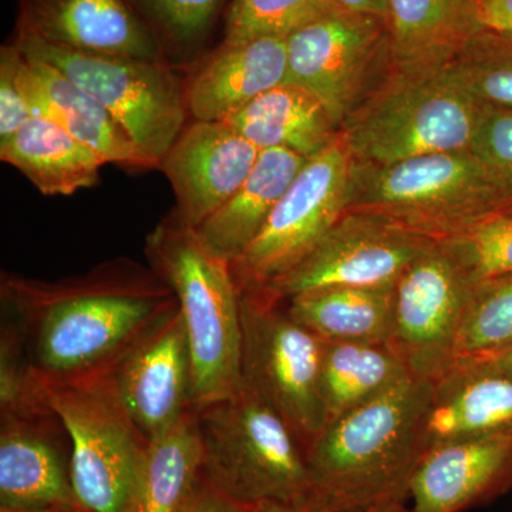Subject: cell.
Masks as SVG:
<instances>
[{"instance_id":"cell-8","label":"cell","mask_w":512,"mask_h":512,"mask_svg":"<svg viewBox=\"0 0 512 512\" xmlns=\"http://www.w3.org/2000/svg\"><path fill=\"white\" fill-rule=\"evenodd\" d=\"M37 376L72 440L77 500L92 512H123L150 440L121 402L111 372L64 380Z\"/></svg>"},{"instance_id":"cell-14","label":"cell","mask_w":512,"mask_h":512,"mask_svg":"<svg viewBox=\"0 0 512 512\" xmlns=\"http://www.w3.org/2000/svg\"><path fill=\"white\" fill-rule=\"evenodd\" d=\"M111 376L121 402L150 441L194 410L190 340L180 306L127 350Z\"/></svg>"},{"instance_id":"cell-35","label":"cell","mask_w":512,"mask_h":512,"mask_svg":"<svg viewBox=\"0 0 512 512\" xmlns=\"http://www.w3.org/2000/svg\"><path fill=\"white\" fill-rule=\"evenodd\" d=\"M471 151L512 211V109L485 107Z\"/></svg>"},{"instance_id":"cell-2","label":"cell","mask_w":512,"mask_h":512,"mask_svg":"<svg viewBox=\"0 0 512 512\" xmlns=\"http://www.w3.org/2000/svg\"><path fill=\"white\" fill-rule=\"evenodd\" d=\"M431 394L433 383L409 377L329 421L305 451L312 501L349 512L409 500Z\"/></svg>"},{"instance_id":"cell-9","label":"cell","mask_w":512,"mask_h":512,"mask_svg":"<svg viewBox=\"0 0 512 512\" xmlns=\"http://www.w3.org/2000/svg\"><path fill=\"white\" fill-rule=\"evenodd\" d=\"M241 384L288 424L306 451L328 423L320 366L323 343L284 302L241 293Z\"/></svg>"},{"instance_id":"cell-31","label":"cell","mask_w":512,"mask_h":512,"mask_svg":"<svg viewBox=\"0 0 512 512\" xmlns=\"http://www.w3.org/2000/svg\"><path fill=\"white\" fill-rule=\"evenodd\" d=\"M470 92L484 106L512 109V36L478 32L453 60Z\"/></svg>"},{"instance_id":"cell-36","label":"cell","mask_w":512,"mask_h":512,"mask_svg":"<svg viewBox=\"0 0 512 512\" xmlns=\"http://www.w3.org/2000/svg\"><path fill=\"white\" fill-rule=\"evenodd\" d=\"M22 52L15 42L0 47V143L9 140L33 116L19 82Z\"/></svg>"},{"instance_id":"cell-5","label":"cell","mask_w":512,"mask_h":512,"mask_svg":"<svg viewBox=\"0 0 512 512\" xmlns=\"http://www.w3.org/2000/svg\"><path fill=\"white\" fill-rule=\"evenodd\" d=\"M510 211L470 150L393 164L353 161L346 212L367 215L430 241L446 242Z\"/></svg>"},{"instance_id":"cell-33","label":"cell","mask_w":512,"mask_h":512,"mask_svg":"<svg viewBox=\"0 0 512 512\" xmlns=\"http://www.w3.org/2000/svg\"><path fill=\"white\" fill-rule=\"evenodd\" d=\"M326 8V0H231L225 12L224 40L288 36Z\"/></svg>"},{"instance_id":"cell-29","label":"cell","mask_w":512,"mask_h":512,"mask_svg":"<svg viewBox=\"0 0 512 512\" xmlns=\"http://www.w3.org/2000/svg\"><path fill=\"white\" fill-rule=\"evenodd\" d=\"M174 67L194 64L231 0H130Z\"/></svg>"},{"instance_id":"cell-19","label":"cell","mask_w":512,"mask_h":512,"mask_svg":"<svg viewBox=\"0 0 512 512\" xmlns=\"http://www.w3.org/2000/svg\"><path fill=\"white\" fill-rule=\"evenodd\" d=\"M192 66L184 80L188 116L194 121H225L256 97L285 83L286 36L224 40Z\"/></svg>"},{"instance_id":"cell-10","label":"cell","mask_w":512,"mask_h":512,"mask_svg":"<svg viewBox=\"0 0 512 512\" xmlns=\"http://www.w3.org/2000/svg\"><path fill=\"white\" fill-rule=\"evenodd\" d=\"M285 83L322 101L342 126L392 67L389 22L326 8L286 36Z\"/></svg>"},{"instance_id":"cell-28","label":"cell","mask_w":512,"mask_h":512,"mask_svg":"<svg viewBox=\"0 0 512 512\" xmlns=\"http://www.w3.org/2000/svg\"><path fill=\"white\" fill-rule=\"evenodd\" d=\"M409 377L413 376L387 345L323 343L320 392L328 423Z\"/></svg>"},{"instance_id":"cell-42","label":"cell","mask_w":512,"mask_h":512,"mask_svg":"<svg viewBox=\"0 0 512 512\" xmlns=\"http://www.w3.org/2000/svg\"><path fill=\"white\" fill-rule=\"evenodd\" d=\"M261 512H328L325 508L320 507L315 501H308V503L286 505L266 503L262 504Z\"/></svg>"},{"instance_id":"cell-1","label":"cell","mask_w":512,"mask_h":512,"mask_svg":"<svg viewBox=\"0 0 512 512\" xmlns=\"http://www.w3.org/2000/svg\"><path fill=\"white\" fill-rule=\"evenodd\" d=\"M0 302L37 373L59 380L111 372L141 336L178 308L173 289L150 265L126 256L52 281L2 272Z\"/></svg>"},{"instance_id":"cell-20","label":"cell","mask_w":512,"mask_h":512,"mask_svg":"<svg viewBox=\"0 0 512 512\" xmlns=\"http://www.w3.org/2000/svg\"><path fill=\"white\" fill-rule=\"evenodd\" d=\"M19 82L33 114L52 120L107 163L130 170H156L109 111L49 63L22 52Z\"/></svg>"},{"instance_id":"cell-3","label":"cell","mask_w":512,"mask_h":512,"mask_svg":"<svg viewBox=\"0 0 512 512\" xmlns=\"http://www.w3.org/2000/svg\"><path fill=\"white\" fill-rule=\"evenodd\" d=\"M485 107L453 62L419 69L392 64L343 121L339 136L357 163L470 150Z\"/></svg>"},{"instance_id":"cell-43","label":"cell","mask_w":512,"mask_h":512,"mask_svg":"<svg viewBox=\"0 0 512 512\" xmlns=\"http://www.w3.org/2000/svg\"><path fill=\"white\" fill-rule=\"evenodd\" d=\"M406 503L407 501H394V503L377 504L349 512H414L413 508Z\"/></svg>"},{"instance_id":"cell-13","label":"cell","mask_w":512,"mask_h":512,"mask_svg":"<svg viewBox=\"0 0 512 512\" xmlns=\"http://www.w3.org/2000/svg\"><path fill=\"white\" fill-rule=\"evenodd\" d=\"M433 242L376 218L346 212L311 254L256 292L286 302L320 289L394 286Z\"/></svg>"},{"instance_id":"cell-22","label":"cell","mask_w":512,"mask_h":512,"mask_svg":"<svg viewBox=\"0 0 512 512\" xmlns=\"http://www.w3.org/2000/svg\"><path fill=\"white\" fill-rule=\"evenodd\" d=\"M308 160L285 148L259 151L247 180L197 229L202 241L229 264L237 261L258 237Z\"/></svg>"},{"instance_id":"cell-16","label":"cell","mask_w":512,"mask_h":512,"mask_svg":"<svg viewBox=\"0 0 512 512\" xmlns=\"http://www.w3.org/2000/svg\"><path fill=\"white\" fill-rule=\"evenodd\" d=\"M512 491V429L441 441L414 473V512H464Z\"/></svg>"},{"instance_id":"cell-24","label":"cell","mask_w":512,"mask_h":512,"mask_svg":"<svg viewBox=\"0 0 512 512\" xmlns=\"http://www.w3.org/2000/svg\"><path fill=\"white\" fill-rule=\"evenodd\" d=\"M0 160L12 165L46 197L76 194L99 184L109 164L46 117L33 114L9 140L0 143Z\"/></svg>"},{"instance_id":"cell-38","label":"cell","mask_w":512,"mask_h":512,"mask_svg":"<svg viewBox=\"0 0 512 512\" xmlns=\"http://www.w3.org/2000/svg\"><path fill=\"white\" fill-rule=\"evenodd\" d=\"M481 25L512 36V0H478Z\"/></svg>"},{"instance_id":"cell-15","label":"cell","mask_w":512,"mask_h":512,"mask_svg":"<svg viewBox=\"0 0 512 512\" xmlns=\"http://www.w3.org/2000/svg\"><path fill=\"white\" fill-rule=\"evenodd\" d=\"M259 148L224 121H192L161 161L175 195L171 214L198 229L237 192Z\"/></svg>"},{"instance_id":"cell-4","label":"cell","mask_w":512,"mask_h":512,"mask_svg":"<svg viewBox=\"0 0 512 512\" xmlns=\"http://www.w3.org/2000/svg\"><path fill=\"white\" fill-rule=\"evenodd\" d=\"M144 255L177 296L190 340L197 412L241 387V293L231 264L173 214L147 235Z\"/></svg>"},{"instance_id":"cell-17","label":"cell","mask_w":512,"mask_h":512,"mask_svg":"<svg viewBox=\"0 0 512 512\" xmlns=\"http://www.w3.org/2000/svg\"><path fill=\"white\" fill-rule=\"evenodd\" d=\"M73 446L55 412L0 417V507L79 503Z\"/></svg>"},{"instance_id":"cell-7","label":"cell","mask_w":512,"mask_h":512,"mask_svg":"<svg viewBox=\"0 0 512 512\" xmlns=\"http://www.w3.org/2000/svg\"><path fill=\"white\" fill-rule=\"evenodd\" d=\"M13 42L23 55L49 63L100 103L160 170L190 117L184 80L173 64L70 49L22 32H16Z\"/></svg>"},{"instance_id":"cell-12","label":"cell","mask_w":512,"mask_h":512,"mask_svg":"<svg viewBox=\"0 0 512 512\" xmlns=\"http://www.w3.org/2000/svg\"><path fill=\"white\" fill-rule=\"evenodd\" d=\"M473 276L447 242H433L394 285L390 349L410 375L437 382L456 363Z\"/></svg>"},{"instance_id":"cell-21","label":"cell","mask_w":512,"mask_h":512,"mask_svg":"<svg viewBox=\"0 0 512 512\" xmlns=\"http://www.w3.org/2000/svg\"><path fill=\"white\" fill-rule=\"evenodd\" d=\"M512 429V375L456 365L433 383L424 419V447Z\"/></svg>"},{"instance_id":"cell-39","label":"cell","mask_w":512,"mask_h":512,"mask_svg":"<svg viewBox=\"0 0 512 512\" xmlns=\"http://www.w3.org/2000/svg\"><path fill=\"white\" fill-rule=\"evenodd\" d=\"M329 8L376 16L389 22V0H326Z\"/></svg>"},{"instance_id":"cell-11","label":"cell","mask_w":512,"mask_h":512,"mask_svg":"<svg viewBox=\"0 0 512 512\" xmlns=\"http://www.w3.org/2000/svg\"><path fill=\"white\" fill-rule=\"evenodd\" d=\"M353 158L336 138L309 158L265 227L232 262L239 293L256 292L306 258L346 214Z\"/></svg>"},{"instance_id":"cell-40","label":"cell","mask_w":512,"mask_h":512,"mask_svg":"<svg viewBox=\"0 0 512 512\" xmlns=\"http://www.w3.org/2000/svg\"><path fill=\"white\" fill-rule=\"evenodd\" d=\"M456 365L483 367V369L498 370V372L511 373L512 375V345L487 356L458 362Z\"/></svg>"},{"instance_id":"cell-37","label":"cell","mask_w":512,"mask_h":512,"mask_svg":"<svg viewBox=\"0 0 512 512\" xmlns=\"http://www.w3.org/2000/svg\"><path fill=\"white\" fill-rule=\"evenodd\" d=\"M261 507L237 503L202 480L184 512H261Z\"/></svg>"},{"instance_id":"cell-27","label":"cell","mask_w":512,"mask_h":512,"mask_svg":"<svg viewBox=\"0 0 512 512\" xmlns=\"http://www.w3.org/2000/svg\"><path fill=\"white\" fill-rule=\"evenodd\" d=\"M284 303L296 322L325 342L389 343L394 286L320 289Z\"/></svg>"},{"instance_id":"cell-18","label":"cell","mask_w":512,"mask_h":512,"mask_svg":"<svg viewBox=\"0 0 512 512\" xmlns=\"http://www.w3.org/2000/svg\"><path fill=\"white\" fill-rule=\"evenodd\" d=\"M16 32L86 52L165 60L130 0H18ZM167 62V60H165Z\"/></svg>"},{"instance_id":"cell-32","label":"cell","mask_w":512,"mask_h":512,"mask_svg":"<svg viewBox=\"0 0 512 512\" xmlns=\"http://www.w3.org/2000/svg\"><path fill=\"white\" fill-rule=\"evenodd\" d=\"M52 412L19 329L3 318L0 326V417Z\"/></svg>"},{"instance_id":"cell-26","label":"cell","mask_w":512,"mask_h":512,"mask_svg":"<svg viewBox=\"0 0 512 512\" xmlns=\"http://www.w3.org/2000/svg\"><path fill=\"white\" fill-rule=\"evenodd\" d=\"M204 447L197 413L150 441L123 512H184L202 481Z\"/></svg>"},{"instance_id":"cell-6","label":"cell","mask_w":512,"mask_h":512,"mask_svg":"<svg viewBox=\"0 0 512 512\" xmlns=\"http://www.w3.org/2000/svg\"><path fill=\"white\" fill-rule=\"evenodd\" d=\"M202 480L237 503L312 501L305 451L281 417L247 387L197 410Z\"/></svg>"},{"instance_id":"cell-34","label":"cell","mask_w":512,"mask_h":512,"mask_svg":"<svg viewBox=\"0 0 512 512\" xmlns=\"http://www.w3.org/2000/svg\"><path fill=\"white\" fill-rule=\"evenodd\" d=\"M474 281L512 274V211L501 212L446 241Z\"/></svg>"},{"instance_id":"cell-23","label":"cell","mask_w":512,"mask_h":512,"mask_svg":"<svg viewBox=\"0 0 512 512\" xmlns=\"http://www.w3.org/2000/svg\"><path fill=\"white\" fill-rule=\"evenodd\" d=\"M393 66L448 64L483 30L478 0H389Z\"/></svg>"},{"instance_id":"cell-41","label":"cell","mask_w":512,"mask_h":512,"mask_svg":"<svg viewBox=\"0 0 512 512\" xmlns=\"http://www.w3.org/2000/svg\"><path fill=\"white\" fill-rule=\"evenodd\" d=\"M0 512H92L80 503L74 504H50L33 508L0 507Z\"/></svg>"},{"instance_id":"cell-25","label":"cell","mask_w":512,"mask_h":512,"mask_svg":"<svg viewBox=\"0 0 512 512\" xmlns=\"http://www.w3.org/2000/svg\"><path fill=\"white\" fill-rule=\"evenodd\" d=\"M224 123L259 150L285 148L311 158L339 137V126L318 97L282 83L256 97Z\"/></svg>"},{"instance_id":"cell-30","label":"cell","mask_w":512,"mask_h":512,"mask_svg":"<svg viewBox=\"0 0 512 512\" xmlns=\"http://www.w3.org/2000/svg\"><path fill=\"white\" fill-rule=\"evenodd\" d=\"M512 345V274L474 282L458 333L456 363ZM454 363V365H456Z\"/></svg>"}]
</instances>
